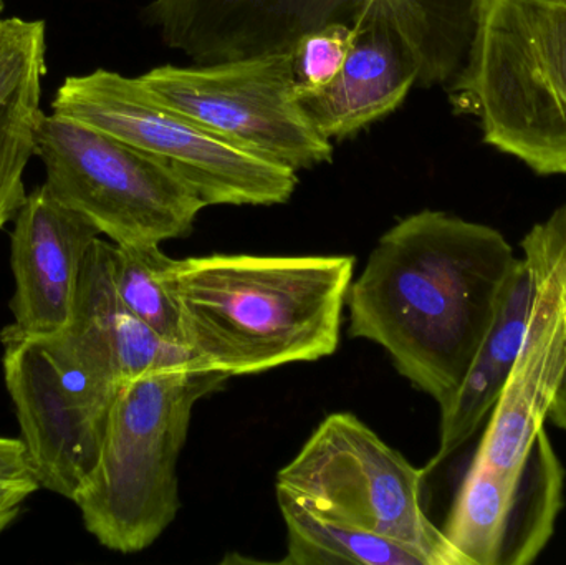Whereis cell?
Wrapping results in <instances>:
<instances>
[{
  "instance_id": "6da1fadb",
  "label": "cell",
  "mask_w": 566,
  "mask_h": 565,
  "mask_svg": "<svg viewBox=\"0 0 566 565\" xmlns=\"http://www.w3.org/2000/svg\"><path fill=\"white\" fill-rule=\"evenodd\" d=\"M521 258L502 232L448 212H416L379 238L349 285V335L385 348L396 370L444 407L488 337Z\"/></svg>"
},
{
  "instance_id": "7a4b0ae2",
  "label": "cell",
  "mask_w": 566,
  "mask_h": 565,
  "mask_svg": "<svg viewBox=\"0 0 566 565\" xmlns=\"http://www.w3.org/2000/svg\"><path fill=\"white\" fill-rule=\"evenodd\" d=\"M353 255L175 259L168 285L199 368L231 377L335 354Z\"/></svg>"
},
{
  "instance_id": "3957f363",
  "label": "cell",
  "mask_w": 566,
  "mask_h": 565,
  "mask_svg": "<svg viewBox=\"0 0 566 565\" xmlns=\"http://www.w3.org/2000/svg\"><path fill=\"white\" fill-rule=\"evenodd\" d=\"M228 375L192 364L126 381L109 411L98 461L73 503L106 550H148L178 516V461L196 404Z\"/></svg>"
},
{
  "instance_id": "277c9868",
  "label": "cell",
  "mask_w": 566,
  "mask_h": 565,
  "mask_svg": "<svg viewBox=\"0 0 566 565\" xmlns=\"http://www.w3.org/2000/svg\"><path fill=\"white\" fill-rule=\"evenodd\" d=\"M455 108L484 142L542 176H566V0H478Z\"/></svg>"
},
{
  "instance_id": "5b68a950",
  "label": "cell",
  "mask_w": 566,
  "mask_h": 565,
  "mask_svg": "<svg viewBox=\"0 0 566 565\" xmlns=\"http://www.w3.org/2000/svg\"><path fill=\"white\" fill-rule=\"evenodd\" d=\"M395 15L419 62L418 85L451 86L468 62L478 0H153L145 17L198 65L290 52L305 33Z\"/></svg>"
},
{
  "instance_id": "8992f818",
  "label": "cell",
  "mask_w": 566,
  "mask_h": 565,
  "mask_svg": "<svg viewBox=\"0 0 566 565\" xmlns=\"http://www.w3.org/2000/svg\"><path fill=\"white\" fill-rule=\"evenodd\" d=\"M52 108L151 156L205 206L283 205L298 185L295 169L232 145L153 95L139 79L105 69L69 76Z\"/></svg>"
},
{
  "instance_id": "52a82bcc",
  "label": "cell",
  "mask_w": 566,
  "mask_h": 565,
  "mask_svg": "<svg viewBox=\"0 0 566 565\" xmlns=\"http://www.w3.org/2000/svg\"><path fill=\"white\" fill-rule=\"evenodd\" d=\"M424 470L353 414H333L277 474V496L319 520L406 544L431 565H469L422 508Z\"/></svg>"
},
{
  "instance_id": "ba28073f",
  "label": "cell",
  "mask_w": 566,
  "mask_h": 565,
  "mask_svg": "<svg viewBox=\"0 0 566 565\" xmlns=\"http://www.w3.org/2000/svg\"><path fill=\"white\" fill-rule=\"evenodd\" d=\"M35 156L45 186L116 245L159 244L191 234L205 202L135 146L59 115H43Z\"/></svg>"
},
{
  "instance_id": "9c48e42d",
  "label": "cell",
  "mask_w": 566,
  "mask_h": 565,
  "mask_svg": "<svg viewBox=\"0 0 566 565\" xmlns=\"http://www.w3.org/2000/svg\"><path fill=\"white\" fill-rule=\"evenodd\" d=\"M3 380L40 490L75 500L98 461L122 381L76 354L60 334L0 332Z\"/></svg>"
},
{
  "instance_id": "30bf717a",
  "label": "cell",
  "mask_w": 566,
  "mask_h": 565,
  "mask_svg": "<svg viewBox=\"0 0 566 565\" xmlns=\"http://www.w3.org/2000/svg\"><path fill=\"white\" fill-rule=\"evenodd\" d=\"M139 82L252 155L295 171L332 161V143L296 100L290 52L199 66H156Z\"/></svg>"
},
{
  "instance_id": "8fae6325",
  "label": "cell",
  "mask_w": 566,
  "mask_h": 565,
  "mask_svg": "<svg viewBox=\"0 0 566 565\" xmlns=\"http://www.w3.org/2000/svg\"><path fill=\"white\" fill-rule=\"evenodd\" d=\"M532 281L524 341L474 463L518 474L545 428L566 368V219L560 208L522 241Z\"/></svg>"
},
{
  "instance_id": "7c38bea8",
  "label": "cell",
  "mask_w": 566,
  "mask_h": 565,
  "mask_svg": "<svg viewBox=\"0 0 566 565\" xmlns=\"http://www.w3.org/2000/svg\"><path fill=\"white\" fill-rule=\"evenodd\" d=\"M565 480L544 428L518 474L472 461L442 531L469 565L532 564L554 537Z\"/></svg>"
},
{
  "instance_id": "4fadbf2b",
  "label": "cell",
  "mask_w": 566,
  "mask_h": 565,
  "mask_svg": "<svg viewBox=\"0 0 566 565\" xmlns=\"http://www.w3.org/2000/svg\"><path fill=\"white\" fill-rule=\"evenodd\" d=\"M99 231L45 185L27 195L13 218L10 265L12 324L33 337L59 334L72 321L80 275Z\"/></svg>"
},
{
  "instance_id": "5bb4252c",
  "label": "cell",
  "mask_w": 566,
  "mask_h": 565,
  "mask_svg": "<svg viewBox=\"0 0 566 565\" xmlns=\"http://www.w3.org/2000/svg\"><path fill=\"white\" fill-rule=\"evenodd\" d=\"M419 62L395 15L379 10L355 25L335 79L295 95L319 135L342 139L395 112L418 85Z\"/></svg>"
},
{
  "instance_id": "9a60e30c",
  "label": "cell",
  "mask_w": 566,
  "mask_h": 565,
  "mask_svg": "<svg viewBox=\"0 0 566 565\" xmlns=\"http://www.w3.org/2000/svg\"><path fill=\"white\" fill-rule=\"evenodd\" d=\"M45 52L42 20L0 19V231L27 198L23 175L45 115L40 106Z\"/></svg>"
},
{
  "instance_id": "2e32d148",
  "label": "cell",
  "mask_w": 566,
  "mask_h": 565,
  "mask_svg": "<svg viewBox=\"0 0 566 565\" xmlns=\"http://www.w3.org/2000/svg\"><path fill=\"white\" fill-rule=\"evenodd\" d=\"M113 242L96 239L86 255L72 321L63 331L92 345L115 365L122 380L175 365L195 364L188 348L163 341L132 314L113 281Z\"/></svg>"
},
{
  "instance_id": "e0dca14e",
  "label": "cell",
  "mask_w": 566,
  "mask_h": 565,
  "mask_svg": "<svg viewBox=\"0 0 566 565\" xmlns=\"http://www.w3.org/2000/svg\"><path fill=\"white\" fill-rule=\"evenodd\" d=\"M531 299V272L525 259L521 258L488 337L464 380L441 408L439 447L428 467L422 468L426 477L461 450L497 405L524 341Z\"/></svg>"
},
{
  "instance_id": "ac0fdd59",
  "label": "cell",
  "mask_w": 566,
  "mask_h": 565,
  "mask_svg": "<svg viewBox=\"0 0 566 565\" xmlns=\"http://www.w3.org/2000/svg\"><path fill=\"white\" fill-rule=\"evenodd\" d=\"M277 501L286 527L283 564L431 565L424 554L398 541L319 520L289 498Z\"/></svg>"
},
{
  "instance_id": "d6986e66",
  "label": "cell",
  "mask_w": 566,
  "mask_h": 565,
  "mask_svg": "<svg viewBox=\"0 0 566 565\" xmlns=\"http://www.w3.org/2000/svg\"><path fill=\"white\" fill-rule=\"evenodd\" d=\"M175 259L159 244L116 245L113 281L125 307L163 341L186 348L181 312L168 285Z\"/></svg>"
},
{
  "instance_id": "ffe728a7",
  "label": "cell",
  "mask_w": 566,
  "mask_h": 565,
  "mask_svg": "<svg viewBox=\"0 0 566 565\" xmlns=\"http://www.w3.org/2000/svg\"><path fill=\"white\" fill-rule=\"evenodd\" d=\"M355 36V27L332 23L305 33L292 46L295 95L328 85L345 63Z\"/></svg>"
},
{
  "instance_id": "44dd1931",
  "label": "cell",
  "mask_w": 566,
  "mask_h": 565,
  "mask_svg": "<svg viewBox=\"0 0 566 565\" xmlns=\"http://www.w3.org/2000/svg\"><path fill=\"white\" fill-rule=\"evenodd\" d=\"M39 490L22 440L0 437V508H22Z\"/></svg>"
},
{
  "instance_id": "7402d4cb",
  "label": "cell",
  "mask_w": 566,
  "mask_h": 565,
  "mask_svg": "<svg viewBox=\"0 0 566 565\" xmlns=\"http://www.w3.org/2000/svg\"><path fill=\"white\" fill-rule=\"evenodd\" d=\"M562 211L566 219V202L560 206ZM548 420L554 421L560 430L566 433V368L564 378H562L560 387H558L557 394H555L554 401H552L551 414H548Z\"/></svg>"
},
{
  "instance_id": "603a6c76",
  "label": "cell",
  "mask_w": 566,
  "mask_h": 565,
  "mask_svg": "<svg viewBox=\"0 0 566 565\" xmlns=\"http://www.w3.org/2000/svg\"><path fill=\"white\" fill-rule=\"evenodd\" d=\"M20 511H22V508H9V510H2V508H0V534L9 530V527L15 523Z\"/></svg>"
},
{
  "instance_id": "cb8c5ba5",
  "label": "cell",
  "mask_w": 566,
  "mask_h": 565,
  "mask_svg": "<svg viewBox=\"0 0 566 565\" xmlns=\"http://www.w3.org/2000/svg\"><path fill=\"white\" fill-rule=\"evenodd\" d=\"M3 10V0H0V12Z\"/></svg>"
}]
</instances>
